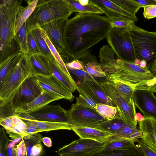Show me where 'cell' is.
<instances>
[{
    "instance_id": "1",
    "label": "cell",
    "mask_w": 156,
    "mask_h": 156,
    "mask_svg": "<svg viewBox=\"0 0 156 156\" xmlns=\"http://www.w3.org/2000/svg\"><path fill=\"white\" fill-rule=\"evenodd\" d=\"M112 29L107 17L97 14L76 13L66 21L63 35L65 48L60 55L64 62L77 59L106 38Z\"/></svg>"
},
{
    "instance_id": "2",
    "label": "cell",
    "mask_w": 156,
    "mask_h": 156,
    "mask_svg": "<svg viewBox=\"0 0 156 156\" xmlns=\"http://www.w3.org/2000/svg\"><path fill=\"white\" fill-rule=\"evenodd\" d=\"M21 2V0H1L0 62L17 51L15 50L16 45H18L15 38V27Z\"/></svg>"
},
{
    "instance_id": "3",
    "label": "cell",
    "mask_w": 156,
    "mask_h": 156,
    "mask_svg": "<svg viewBox=\"0 0 156 156\" xmlns=\"http://www.w3.org/2000/svg\"><path fill=\"white\" fill-rule=\"evenodd\" d=\"M73 12L67 0H39L34 11L27 20L28 32L53 21L66 20Z\"/></svg>"
},
{
    "instance_id": "4",
    "label": "cell",
    "mask_w": 156,
    "mask_h": 156,
    "mask_svg": "<svg viewBox=\"0 0 156 156\" xmlns=\"http://www.w3.org/2000/svg\"><path fill=\"white\" fill-rule=\"evenodd\" d=\"M121 70L107 75V77L119 80L135 89L147 90L154 92L156 76L146 67L142 68L134 62L117 59Z\"/></svg>"
},
{
    "instance_id": "5",
    "label": "cell",
    "mask_w": 156,
    "mask_h": 156,
    "mask_svg": "<svg viewBox=\"0 0 156 156\" xmlns=\"http://www.w3.org/2000/svg\"><path fill=\"white\" fill-rule=\"evenodd\" d=\"M32 76H34L29 56L27 54H24L20 61L0 83V107L9 102L23 81Z\"/></svg>"
},
{
    "instance_id": "6",
    "label": "cell",
    "mask_w": 156,
    "mask_h": 156,
    "mask_svg": "<svg viewBox=\"0 0 156 156\" xmlns=\"http://www.w3.org/2000/svg\"><path fill=\"white\" fill-rule=\"evenodd\" d=\"M43 90L35 76L28 77L22 83L12 99L4 106L0 107V118L14 115L17 109L31 102Z\"/></svg>"
},
{
    "instance_id": "7",
    "label": "cell",
    "mask_w": 156,
    "mask_h": 156,
    "mask_svg": "<svg viewBox=\"0 0 156 156\" xmlns=\"http://www.w3.org/2000/svg\"><path fill=\"white\" fill-rule=\"evenodd\" d=\"M136 58L150 65L156 57V32L146 30L133 25L129 29Z\"/></svg>"
},
{
    "instance_id": "8",
    "label": "cell",
    "mask_w": 156,
    "mask_h": 156,
    "mask_svg": "<svg viewBox=\"0 0 156 156\" xmlns=\"http://www.w3.org/2000/svg\"><path fill=\"white\" fill-rule=\"evenodd\" d=\"M106 39L118 59L134 62L136 58L129 29H112Z\"/></svg>"
},
{
    "instance_id": "9",
    "label": "cell",
    "mask_w": 156,
    "mask_h": 156,
    "mask_svg": "<svg viewBox=\"0 0 156 156\" xmlns=\"http://www.w3.org/2000/svg\"><path fill=\"white\" fill-rule=\"evenodd\" d=\"M101 84L105 93L117 107L120 119L128 125L136 126L137 122L135 119L136 112L133 101L126 99L110 81L108 80Z\"/></svg>"
},
{
    "instance_id": "10",
    "label": "cell",
    "mask_w": 156,
    "mask_h": 156,
    "mask_svg": "<svg viewBox=\"0 0 156 156\" xmlns=\"http://www.w3.org/2000/svg\"><path fill=\"white\" fill-rule=\"evenodd\" d=\"M68 111L71 126L96 128L98 124L106 120L96 110L84 108L76 103L72 105Z\"/></svg>"
},
{
    "instance_id": "11",
    "label": "cell",
    "mask_w": 156,
    "mask_h": 156,
    "mask_svg": "<svg viewBox=\"0 0 156 156\" xmlns=\"http://www.w3.org/2000/svg\"><path fill=\"white\" fill-rule=\"evenodd\" d=\"M104 145V143L92 140L80 138L60 148L58 154L59 155L87 156L101 150Z\"/></svg>"
},
{
    "instance_id": "12",
    "label": "cell",
    "mask_w": 156,
    "mask_h": 156,
    "mask_svg": "<svg viewBox=\"0 0 156 156\" xmlns=\"http://www.w3.org/2000/svg\"><path fill=\"white\" fill-rule=\"evenodd\" d=\"M132 98L135 106L145 118L156 119V97L153 92L147 90L135 89Z\"/></svg>"
},
{
    "instance_id": "13",
    "label": "cell",
    "mask_w": 156,
    "mask_h": 156,
    "mask_svg": "<svg viewBox=\"0 0 156 156\" xmlns=\"http://www.w3.org/2000/svg\"><path fill=\"white\" fill-rule=\"evenodd\" d=\"M29 114L37 120L67 122L71 124L68 110H66L59 104H48Z\"/></svg>"
},
{
    "instance_id": "14",
    "label": "cell",
    "mask_w": 156,
    "mask_h": 156,
    "mask_svg": "<svg viewBox=\"0 0 156 156\" xmlns=\"http://www.w3.org/2000/svg\"><path fill=\"white\" fill-rule=\"evenodd\" d=\"M76 90L97 104H104L115 107L111 99L103 89L101 83L96 80H89L77 85Z\"/></svg>"
},
{
    "instance_id": "15",
    "label": "cell",
    "mask_w": 156,
    "mask_h": 156,
    "mask_svg": "<svg viewBox=\"0 0 156 156\" xmlns=\"http://www.w3.org/2000/svg\"><path fill=\"white\" fill-rule=\"evenodd\" d=\"M35 76L38 84L43 90L55 94L70 101L73 100L75 97L72 92L53 75Z\"/></svg>"
},
{
    "instance_id": "16",
    "label": "cell",
    "mask_w": 156,
    "mask_h": 156,
    "mask_svg": "<svg viewBox=\"0 0 156 156\" xmlns=\"http://www.w3.org/2000/svg\"><path fill=\"white\" fill-rule=\"evenodd\" d=\"M57 20L48 23L41 27L45 31L49 40L60 55L64 49L63 35L66 21Z\"/></svg>"
},
{
    "instance_id": "17",
    "label": "cell",
    "mask_w": 156,
    "mask_h": 156,
    "mask_svg": "<svg viewBox=\"0 0 156 156\" xmlns=\"http://www.w3.org/2000/svg\"><path fill=\"white\" fill-rule=\"evenodd\" d=\"M89 4L101 10L109 20L112 18H124L134 22L138 20L136 15L124 10L110 0H89Z\"/></svg>"
},
{
    "instance_id": "18",
    "label": "cell",
    "mask_w": 156,
    "mask_h": 156,
    "mask_svg": "<svg viewBox=\"0 0 156 156\" xmlns=\"http://www.w3.org/2000/svg\"><path fill=\"white\" fill-rule=\"evenodd\" d=\"M62 99V97L55 94L43 90L40 94L31 102L17 109L14 115L23 113H31L51 102Z\"/></svg>"
},
{
    "instance_id": "19",
    "label": "cell",
    "mask_w": 156,
    "mask_h": 156,
    "mask_svg": "<svg viewBox=\"0 0 156 156\" xmlns=\"http://www.w3.org/2000/svg\"><path fill=\"white\" fill-rule=\"evenodd\" d=\"M115 53L107 45L101 48L99 52L100 65L106 75L113 74L120 71L119 64L115 57Z\"/></svg>"
},
{
    "instance_id": "20",
    "label": "cell",
    "mask_w": 156,
    "mask_h": 156,
    "mask_svg": "<svg viewBox=\"0 0 156 156\" xmlns=\"http://www.w3.org/2000/svg\"><path fill=\"white\" fill-rule=\"evenodd\" d=\"M72 130L80 138L94 140L103 143L113 135L110 132L96 128L71 126Z\"/></svg>"
},
{
    "instance_id": "21",
    "label": "cell",
    "mask_w": 156,
    "mask_h": 156,
    "mask_svg": "<svg viewBox=\"0 0 156 156\" xmlns=\"http://www.w3.org/2000/svg\"><path fill=\"white\" fill-rule=\"evenodd\" d=\"M137 122L142 133V140L156 151V119L152 118H145L142 121Z\"/></svg>"
},
{
    "instance_id": "22",
    "label": "cell",
    "mask_w": 156,
    "mask_h": 156,
    "mask_svg": "<svg viewBox=\"0 0 156 156\" xmlns=\"http://www.w3.org/2000/svg\"><path fill=\"white\" fill-rule=\"evenodd\" d=\"M83 64L84 70L94 78L107 77L106 74L101 69L96 57L88 50L77 59Z\"/></svg>"
},
{
    "instance_id": "23",
    "label": "cell",
    "mask_w": 156,
    "mask_h": 156,
    "mask_svg": "<svg viewBox=\"0 0 156 156\" xmlns=\"http://www.w3.org/2000/svg\"><path fill=\"white\" fill-rule=\"evenodd\" d=\"M30 61L33 75L49 76L51 72L49 58L42 54H29Z\"/></svg>"
},
{
    "instance_id": "24",
    "label": "cell",
    "mask_w": 156,
    "mask_h": 156,
    "mask_svg": "<svg viewBox=\"0 0 156 156\" xmlns=\"http://www.w3.org/2000/svg\"><path fill=\"white\" fill-rule=\"evenodd\" d=\"M49 63L52 75L72 92H74L77 89V84L74 80L67 75L55 58H49Z\"/></svg>"
},
{
    "instance_id": "25",
    "label": "cell",
    "mask_w": 156,
    "mask_h": 156,
    "mask_svg": "<svg viewBox=\"0 0 156 156\" xmlns=\"http://www.w3.org/2000/svg\"><path fill=\"white\" fill-rule=\"evenodd\" d=\"M142 136L139 127L127 125L121 128L108 140L104 143V145L111 142L121 140H134L137 141Z\"/></svg>"
},
{
    "instance_id": "26",
    "label": "cell",
    "mask_w": 156,
    "mask_h": 156,
    "mask_svg": "<svg viewBox=\"0 0 156 156\" xmlns=\"http://www.w3.org/2000/svg\"><path fill=\"white\" fill-rule=\"evenodd\" d=\"M42 136L39 133L24 136L27 149V156H42L44 154L41 143Z\"/></svg>"
},
{
    "instance_id": "27",
    "label": "cell",
    "mask_w": 156,
    "mask_h": 156,
    "mask_svg": "<svg viewBox=\"0 0 156 156\" xmlns=\"http://www.w3.org/2000/svg\"><path fill=\"white\" fill-rule=\"evenodd\" d=\"M87 156H145L137 144H133L128 146L108 152L101 151Z\"/></svg>"
},
{
    "instance_id": "28",
    "label": "cell",
    "mask_w": 156,
    "mask_h": 156,
    "mask_svg": "<svg viewBox=\"0 0 156 156\" xmlns=\"http://www.w3.org/2000/svg\"><path fill=\"white\" fill-rule=\"evenodd\" d=\"M24 54L17 51L0 62V83L6 74L14 68L23 57Z\"/></svg>"
},
{
    "instance_id": "29",
    "label": "cell",
    "mask_w": 156,
    "mask_h": 156,
    "mask_svg": "<svg viewBox=\"0 0 156 156\" xmlns=\"http://www.w3.org/2000/svg\"><path fill=\"white\" fill-rule=\"evenodd\" d=\"M38 1V0H28L27 1V6L24 8L22 6L20 7L17 15L15 27V35L32 13Z\"/></svg>"
},
{
    "instance_id": "30",
    "label": "cell",
    "mask_w": 156,
    "mask_h": 156,
    "mask_svg": "<svg viewBox=\"0 0 156 156\" xmlns=\"http://www.w3.org/2000/svg\"><path fill=\"white\" fill-rule=\"evenodd\" d=\"M36 126L38 132L56 130H72L71 125L67 122H52L32 120Z\"/></svg>"
},
{
    "instance_id": "31",
    "label": "cell",
    "mask_w": 156,
    "mask_h": 156,
    "mask_svg": "<svg viewBox=\"0 0 156 156\" xmlns=\"http://www.w3.org/2000/svg\"><path fill=\"white\" fill-rule=\"evenodd\" d=\"M26 126L25 123L16 115H13V126L9 130H6L11 139L22 138L27 136Z\"/></svg>"
},
{
    "instance_id": "32",
    "label": "cell",
    "mask_w": 156,
    "mask_h": 156,
    "mask_svg": "<svg viewBox=\"0 0 156 156\" xmlns=\"http://www.w3.org/2000/svg\"><path fill=\"white\" fill-rule=\"evenodd\" d=\"M127 125H128L122 121L118 115L112 119L106 120L98 124L96 128L108 131L114 135L121 128Z\"/></svg>"
},
{
    "instance_id": "33",
    "label": "cell",
    "mask_w": 156,
    "mask_h": 156,
    "mask_svg": "<svg viewBox=\"0 0 156 156\" xmlns=\"http://www.w3.org/2000/svg\"><path fill=\"white\" fill-rule=\"evenodd\" d=\"M39 28L40 30L41 36L46 42L51 53L56 60L67 75L71 79H73L60 54L49 40L45 31L41 27Z\"/></svg>"
},
{
    "instance_id": "34",
    "label": "cell",
    "mask_w": 156,
    "mask_h": 156,
    "mask_svg": "<svg viewBox=\"0 0 156 156\" xmlns=\"http://www.w3.org/2000/svg\"><path fill=\"white\" fill-rule=\"evenodd\" d=\"M15 38L20 51L27 54L29 51L28 32L26 22L16 35Z\"/></svg>"
},
{
    "instance_id": "35",
    "label": "cell",
    "mask_w": 156,
    "mask_h": 156,
    "mask_svg": "<svg viewBox=\"0 0 156 156\" xmlns=\"http://www.w3.org/2000/svg\"><path fill=\"white\" fill-rule=\"evenodd\" d=\"M70 5L73 12L79 13L102 14V12L97 7L89 4L83 5L80 4L77 0H67Z\"/></svg>"
},
{
    "instance_id": "36",
    "label": "cell",
    "mask_w": 156,
    "mask_h": 156,
    "mask_svg": "<svg viewBox=\"0 0 156 156\" xmlns=\"http://www.w3.org/2000/svg\"><path fill=\"white\" fill-rule=\"evenodd\" d=\"M108 79L126 99L130 101H133L132 97L135 90L133 88L119 80L111 78H108Z\"/></svg>"
},
{
    "instance_id": "37",
    "label": "cell",
    "mask_w": 156,
    "mask_h": 156,
    "mask_svg": "<svg viewBox=\"0 0 156 156\" xmlns=\"http://www.w3.org/2000/svg\"><path fill=\"white\" fill-rule=\"evenodd\" d=\"M96 111L100 115L106 120L112 119L118 115L116 107L106 104H97Z\"/></svg>"
},
{
    "instance_id": "38",
    "label": "cell",
    "mask_w": 156,
    "mask_h": 156,
    "mask_svg": "<svg viewBox=\"0 0 156 156\" xmlns=\"http://www.w3.org/2000/svg\"><path fill=\"white\" fill-rule=\"evenodd\" d=\"M33 36L42 53L49 58H55L41 35L39 28L35 29L31 32Z\"/></svg>"
},
{
    "instance_id": "39",
    "label": "cell",
    "mask_w": 156,
    "mask_h": 156,
    "mask_svg": "<svg viewBox=\"0 0 156 156\" xmlns=\"http://www.w3.org/2000/svg\"><path fill=\"white\" fill-rule=\"evenodd\" d=\"M124 10L136 15L141 7L134 0H111Z\"/></svg>"
},
{
    "instance_id": "40",
    "label": "cell",
    "mask_w": 156,
    "mask_h": 156,
    "mask_svg": "<svg viewBox=\"0 0 156 156\" xmlns=\"http://www.w3.org/2000/svg\"><path fill=\"white\" fill-rule=\"evenodd\" d=\"M136 142L134 140H121L113 141L108 143L103 146L100 151L108 152L130 146Z\"/></svg>"
},
{
    "instance_id": "41",
    "label": "cell",
    "mask_w": 156,
    "mask_h": 156,
    "mask_svg": "<svg viewBox=\"0 0 156 156\" xmlns=\"http://www.w3.org/2000/svg\"><path fill=\"white\" fill-rule=\"evenodd\" d=\"M110 20L112 29L119 28L129 29L134 24V22L132 20L124 18H112Z\"/></svg>"
},
{
    "instance_id": "42",
    "label": "cell",
    "mask_w": 156,
    "mask_h": 156,
    "mask_svg": "<svg viewBox=\"0 0 156 156\" xmlns=\"http://www.w3.org/2000/svg\"><path fill=\"white\" fill-rule=\"evenodd\" d=\"M78 105L84 108L96 111L97 103L87 96L80 94L76 98V103Z\"/></svg>"
},
{
    "instance_id": "43",
    "label": "cell",
    "mask_w": 156,
    "mask_h": 156,
    "mask_svg": "<svg viewBox=\"0 0 156 156\" xmlns=\"http://www.w3.org/2000/svg\"><path fill=\"white\" fill-rule=\"evenodd\" d=\"M10 140L7 137L3 127L0 128V156H6L7 147Z\"/></svg>"
},
{
    "instance_id": "44",
    "label": "cell",
    "mask_w": 156,
    "mask_h": 156,
    "mask_svg": "<svg viewBox=\"0 0 156 156\" xmlns=\"http://www.w3.org/2000/svg\"><path fill=\"white\" fill-rule=\"evenodd\" d=\"M29 54H43L39 48L31 32H28Z\"/></svg>"
},
{
    "instance_id": "45",
    "label": "cell",
    "mask_w": 156,
    "mask_h": 156,
    "mask_svg": "<svg viewBox=\"0 0 156 156\" xmlns=\"http://www.w3.org/2000/svg\"><path fill=\"white\" fill-rule=\"evenodd\" d=\"M68 70L74 74L79 80L80 83H83L87 80H95L84 70L72 69H68Z\"/></svg>"
},
{
    "instance_id": "46",
    "label": "cell",
    "mask_w": 156,
    "mask_h": 156,
    "mask_svg": "<svg viewBox=\"0 0 156 156\" xmlns=\"http://www.w3.org/2000/svg\"><path fill=\"white\" fill-rule=\"evenodd\" d=\"M137 145L145 156H156V151L144 143L141 139H138Z\"/></svg>"
},
{
    "instance_id": "47",
    "label": "cell",
    "mask_w": 156,
    "mask_h": 156,
    "mask_svg": "<svg viewBox=\"0 0 156 156\" xmlns=\"http://www.w3.org/2000/svg\"><path fill=\"white\" fill-rule=\"evenodd\" d=\"M144 17L149 20L156 17V5L146 6L144 7Z\"/></svg>"
},
{
    "instance_id": "48",
    "label": "cell",
    "mask_w": 156,
    "mask_h": 156,
    "mask_svg": "<svg viewBox=\"0 0 156 156\" xmlns=\"http://www.w3.org/2000/svg\"><path fill=\"white\" fill-rule=\"evenodd\" d=\"M22 139V138H19L10 140L7 146L6 156H15L16 144L19 143Z\"/></svg>"
},
{
    "instance_id": "49",
    "label": "cell",
    "mask_w": 156,
    "mask_h": 156,
    "mask_svg": "<svg viewBox=\"0 0 156 156\" xmlns=\"http://www.w3.org/2000/svg\"><path fill=\"white\" fill-rule=\"evenodd\" d=\"M22 120L26 124L27 135L38 133V129L37 126L33 123L32 120L23 119Z\"/></svg>"
},
{
    "instance_id": "50",
    "label": "cell",
    "mask_w": 156,
    "mask_h": 156,
    "mask_svg": "<svg viewBox=\"0 0 156 156\" xmlns=\"http://www.w3.org/2000/svg\"><path fill=\"white\" fill-rule=\"evenodd\" d=\"M0 124L6 130H10L13 126V115L0 118Z\"/></svg>"
},
{
    "instance_id": "51",
    "label": "cell",
    "mask_w": 156,
    "mask_h": 156,
    "mask_svg": "<svg viewBox=\"0 0 156 156\" xmlns=\"http://www.w3.org/2000/svg\"><path fill=\"white\" fill-rule=\"evenodd\" d=\"M15 156H27L26 147L23 138L19 144L16 145Z\"/></svg>"
},
{
    "instance_id": "52",
    "label": "cell",
    "mask_w": 156,
    "mask_h": 156,
    "mask_svg": "<svg viewBox=\"0 0 156 156\" xmlns=\"http://www.w3.org/2000/svg\"><path fill=\"white\" fill-rule=\"evenodd\" d=\"M68 69H78L84 70L83 63L77 59H74L65 63Z\"/></svg>"
},
{
    "instance_id": "53",
    "label": "cell",
    "mask_w": 156,
    "mask_h": 156,
    "mask_svg": "<svg viewBox=\"0 0 156 156\" xmlns=\"http://www.w3.org/2000/svg\"><path fill=\"white\" fill-rule=\"evenodd\" d=\"M134 1L140 7L144 8L146 6L156 5L154 0H134Z\"/></svg>"
},
{
    "instance_id": "54",
    "label": "cell",
    "mask_w": 156,
    "mask_h": 156,
    "mask_svg": "<svg viewBox=\"0 0 156 156\" xmlns=\"http://www.w3.org/2000/svg\"><path fill=\"white\" fill-rule=\"evenodd\" d=\"M16 115L21 119H29L36 120L30 114L26 113L18 114Z\"/></svg>"
},
{
    "instance_id": "55",
    "label": "cell",
    "mask_w": 156,
    "mask_h": 156,
    "mask_svg": "<svg viewBox=\"0 0 156 156\" xmlns=\"http://www.w3.org/2000/svg\"><path fill=\"white\" fill-rule=\"evenodd\" d=\"M148 69L155 76H156V57Z\"/></svg>"
},
{
    "instance_id": "56",
    "label": "cell",
    "mask_w": 156,
    "mask_h": 156,
    "mask_svg": "<svg viewBox=\"0 0 156 156\" xmlns=\"http://www.w3.org/2000/svg\"><path fill=\"white\" fill-rule=\"evenodd\" d=\"M41 141L44 144L48 147L52 146V141L50 138L48 137L42 138Z\"/></svg>"
},
{
    "instance_id": "57",
    "label": "cell",
    "mask_w": 156,
    "mask_h": 156,
    "mask_svg": "<svg viewBox=\"0 0 156 156\" xmlns=\"http://www.w3.org/2000/svg\"><path fill=\"white\" fill-rule=\"evenodd\" d=\"M144 118V117L139 112L136 113L135 116V119L137 122L142 121Z\"/></svg>"
},
{
    "instance_id": "58",
    "label": "cell",
    "mask_w": 156,
    "mask_h": 156,
    "mask_svg": "<svg viewBox=\"0 0 156 156\" xmlns=\"http://www.w3.org/2000/svg\"><path fill=\"white\" fill-rule=\"evenodd\" d=\"M147 62L144 60L143 59L140 61V66L142 68H145L147 67Z\"/></svg>"
},
{
    "instance_id": "59",
    "label": "cell",
    "mask_w": 156,
    "mask_h": 156,
    "mask_svg": "<svg viewBox=\"0 0 156 156\" xmlns=\"http://www.w3.org/2000/svg\"><path fill=\"white\" fill-rule=\"evenodd\" d=\"M79 3L83 5H87L89 4V0H77Z\"/></svg>"
},
{
    "instance_id": "60",
    "label": "cell",
    "mask_w": 156,
    "mask_h": 156,
    "mask_svg": "<svg viewBox=\"0 0 156 156\" xmlns=\"http://www.w3.org/2000/svg\"><path fill=\"white\" fill-rule=\"evenodd\" d=\"M140 60L136 58L134 60V63L136 65H140Z\"/></svg>"
},
{
    "instance_id": "61",
    "label": "cell",
    "mask_w": 156,
    "mask_h": 156,
    "mask_svg": "<svg viewBox=\"0 0 156 156\" xmlns=\"http://www.w3.org/2000/svg\"><path fill=\"white\" fill-rule=\"evenodd\" d=\"M59 156H77V155H61Z\"/></svg>"
},
{
    "instance_id": "62",
    "label": "cell",
    "mask_w": 156,
    "mask_h": 156,
    "mask_svg": "<svg viewBox=\"0 0 156 156\" xmlns=\"http://www.w3.org/2000/svg\"><path fill=\"white\" fill-rule=\"evenodd\" d=\"M154 92L156 93V84H155L154 86Z\"/></svg>"
},
{
    "instance_id": "63",
    "label": "cell",
    "mask_w": 156,
    "mask_h": 156,
    "mask_svg": "<svg viewBox=\"0 0 156 156\" xmlns=\"http://www.w3.org/2000/svg\"><path fill=\"white\" fill-rule=\"evenodd\" d=\"M154 0L156 2V0Z\"/></svg>"
}]
</instances>
